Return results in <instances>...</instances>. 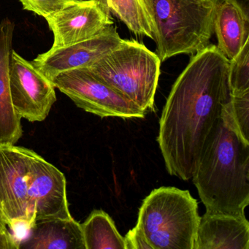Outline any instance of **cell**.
I'll list each match as a JSON object with an SVG mask.
<instances>
[{
  "label": "cell",
  "mask_w": 249,
  "mask_h": 249,
  "mask_svg": "<svg viewBox=\"0 0 249 249\" xmlns=\"http://www.w3.org/2000/svg\"><path fill=\"white\" fill-rule=\"evenodd\" d=\"M230 60L215 45L195 53L172 87L158 141L169 174L192 178L207 137L231 98Z\"/></svg>",
  "instance_id": "obj_1"
},
{
  "label": "cell",
  "mask_w": 249,
  "mask_h": 249,
  "mask_svg": "<svg viewBox=\"0 0 249 249\" xmlns=\"http://www.w3.org/2000/svg\"><path fill=\"white\" fill-rule=\"evenodd\" d=\"M191 179L207 213L245 215L249 204V143L222 118L207 137Z\"/></svg>",
  "instance_id": "obj_2"
},
{
  "label": "cell",
  "mask_w": 249,
  "mask_h": 249,
  "mask_svg": "<svg viewBox=\"0 0 249 249\" xmlns=\"http://www.w3.org/2000/svg\"><path fill=\"white\" fill-rule=\"evenodd\" d=\"M218 0H143L161 62L210 45Z\"/></svg>",
  "instance_id": "obj_3"
},
{
  "label": "cell",
  "mask_w": 249,
  "mask_h": 249,
  "mask_svg": "<svg viewBox=\"0 0 249 249\" xmlns=\"http://www.w3.org/2000/svg\"><path fill=\"white\" fill-rule=\"evenodd\" d=\"M200 218L189 191L163 186L144 199L136 227L152 249H194Z\"/></svg>",
  "instance_id": "obj_4"
},
{
  "label": "cell",
  "mask_w": 249,
  "mask_h": 249,
  "mask_svg": "<svg viewBox=\"0 0 249 249\" xmlns=\"http://www.w3.org/2000/svg\"><path fill=\"white\" fill-rule=\"evenodd\" d=\"M161 60L157 53L135 40H123L99 59L89 72L145 112L153 110Z\"/></svg>",
  "instance_id": "obj_5"
},
{
  "label": "cell",
  "mask_w": 249,
  "mask_h": 249,
  "mask_svg": "<svg viewBox=\"0 0 249 249\" xmlns=\"http://www.w3.org/2000/svg\"><path fill=\"white\" fill-rule=\"evenodd\" d=\"M55 88L80 108L101 118H144L145 110L94 77L87 68L72 70L52 78Z\"/></svg>",
  "instance_id": "obj_6"
},
{
  "label": "cell",
  "mask_w": 249,
  "mask_h": 249,
  "mask_svg": "<svg viewBox=\"0 0 249 249\" xmlns=\"http://www.w3.org/2000/svg\"><path fill=\"white\" fill-rule=\"evenodd\" d=\"M35 151L0 144V210L9 228L27 230L28 176Z\"/></svg>",
  "instance_id": "obj_7"
},
{
  "label": "cell",
  "mask_w": 249,
  "mask_h": 249,
  "mask_svg": "<svg viewBox=\"0 0 249 249\" xmlns=\"http://www.w3.org/2000/svg\"><path fill=\"white\" fill-rule=\"evenodd\" d=\"M53 83L33 62L13 51L10 89L15 111L30 122H43L56 101Z\"/></svg>",
  "instance_id": "obj_8"
},
{
  "label": "cell",
  "mask_w": 249,
  "mask_h": 249,
  "mask_svg": "<svg viewBox=\"0 0 249 249\" xmlns=\"http://www.w3.org/2000/svg\"><path fill=\"white\" fill-rule=\"evenodd\" d=\"M27 195V230L36 221L72 217L67 197L65 176L36 152L29 173Z\"/></svg>",
  "instance_id": "obj_9"
},
{
  "label": "cell",
  "mask_w": 249,
  "mask_h": 249,
  "mask_svg": "<svg viewBox=\"0 0 249 249\" xmlns=\"http://www.w3.org/2000/svg\"><path fill=\"white\" fill-rule=\"evenodd\" d=\"M122 39L116 27L108 26L91 38L40 53L33 65L48 78L65 71L87 68L116 49Z\"/></svg>",
  "instance_id": "obj_10"
},
{
  "label": "cell",
  "mask_w": 249,
  "mask_h": 249,
  "mask_svg": "<svg viewBox=\"0 0 249 249\" xmlns=\"http://www.w3.org/2000/svg\"><path fill=\"white\" fill-rule=\"evenodd\" d=\"M45 18L53 34L52 48L63 47L91 38L113 24L111 16L95 0H72Z\"/></svg>",
  "instance_id": "obj_11"
},
{
  "label": "cell",
  "mask_w": 249,
  "mask_h": 249,
  "mask_svg": "<svg viewBox=\"0 0 249 249\" xmlns=\"http://www.w3.org/2000/svg\"><path fill=\"white\" fill-rule=\"evenodd\" d=\"M15 24L6 18L0 22V144L15 145L22 136L21 118L15 111L10 89V66Z\"/></svg>",
  "instance_id": "obj_12"
},
{
  "label": "cell",
  "mask_w": 249,
  "mask_h": 249,
  "mask_svg": "<svg viewBox=\"0 0 249 249\" xmlns=\"http://www.w3.org/2000/svg\"><path fill=\"white\" fill-rule=\"evenodd\" d=\"M194 249H249L246 215L205 213L200 218Z\"/></svg>",
  "instance_id": "obj_13"
},
{
  "label": "cell",
  "mask_w": 249,
  "mask_h": 249,
  "mask_svg": "<svg viewBox=\"0 0 249 249\" xmlns=\"http://www.w3.org/2000/svg\"><path fill=\"white\" fill-rule=\"evenodd\" d=\"M27 231L19 249H86L81 224L72 217L36 221Z\"/></svg>",
  "instance_id": "obj_14"
},
{
  "label": "cell",
  "mask_w": 249,
  "mask_h": 249,
  "mask_svg": "<svg viewBox=\"0 0 249 249\" xmlns=\"http://www.w3.org/2000/svg\"><path fill=\"white\" fill-rule=\"evenodd\" d=\"M214 33L218 40V50L231 60L249 41L248 11L236 0H218L214 17Z\"/></svg>",
  "instance_id": "obj_15"
},
{
  "label": "cell",
  "mask_w": 249,
  "mask_h": 249,
  "mask_svg": "<svg viewBox=\"0 0 249 249\" xmlns=\"http://www.w3.org/2000/svg\"><path fill=\"white\" fill-rule=\"evenodd\" d=\"M109 15L124 23L137 37L154 40L152 22L143 0H95Z\"/></svg>",
  "instance_id": "obj_16"
},
{
  "label": "cell",
  "mask_w": 249,
  "mask_h": 249,
  "mask_svg": "<svg viewBox=\"0 0 249 249\" xmlns=\"http://www.w3.org/2000/svg\"><path fill=\"white\" fill-rule=\"evenodd\" d=\"M81 225L86 249H126L124 237L105 211H92Z\"/></svg>",
  "instance_id": "obj_17"
},
{
  "label": "cell",
  "mask_w": 249,
  "mask_h": 249,
  "mask_svg": "<svg viewBox=\"0 0 249 249\" xmlns=\"http://www.w3.org/2000/svg\"><path fill=\"white\" fill-rule=\"evenodd\" d=\"M221 118L249 143V91L231 94L230 101L223 108Z\"/></svg>",
  "instance_id": "obj_18"
},
{
  "label": "cell",
  "mask_w": 249,
  "mask_h": 249,
  "mask_svg": "<svg viewBox=\"0 0 249 249\" xmlns=\"http://www.w3.org/2000/svg\"><path fill=\"white\" fill-rule=\"evenodd\" d=\"M229 83L231 94L249 91V41L230 60Z\"/></svg>",
  "instance_id": "obj_19"
},
{
  "label": "cell",
  "mask_w": 249,
  "mask_h": 249,
  "mask_svg": "<svg viewBox=\"0 0 249 249\" xmlns=\"http://www.w3.org/2000/svg\"><path fill=\"white\" fill-rule=\"evenodd\" d=\"M23 9L46 18L62 9L72 0H19Z\"/></svg>",
  "instance_id": "obj_20"
},
{
  "label": "cell",
  "mask_w": 249,
  "mask_h": 249,
  "mask_svg": "<svg viewBox=\"0 0 249 249\" xmlns=\"http://www.w3.org/2000/svg\"><path fill=\"white\" fill-rule=\"evenodd\" d=\"M126 249H152L138 227L129 230L124 237Z\"/></svg>",
  "instance_id": "obj_21"
},
{
  "label": "cell",
  "mask_w": 249,
  "mask_h": 249,
  "mask_svg": "<svg viewBox=\"0 0 249 249\" xmlns=\"http://www.w3.org/2000/svg\"><path fill=\"white\" fill-rule=\"evenodd\" d=\"M19 240L14 234H0V249H18Z\"/></svg>",
  "instance_id": "obj_22"
},
{
  "label": "cell",
  "mask_w": 249,
  "mask_h": 249,
  "mask_svg": "<svg viewBox=\"0 0 249 249\" xmlns=\"http://www.w3.org/2000/svg\"><path fill=\"white\" fill-rule=\"evenodd\" d=\"M8 227H8V224H7L6 219H5L2 211L0 210V234H14V233H11L9 231Z\"/></svg>",
  "instance_id": "obj_23"
},
{
  "label": "cell",
  "mask_w": 249,
  "mask_h": 249,
  "mask_svg": "<svg viewBox=\"0 0 249 249\" xmlns=\"http://www.w3.org/2000/svg\"><path fill=\"white\" fill-rule=\"evenodd\" d=\"M236 1H237V2H238L240 4V0H236Z\"/></svg>",
  "instance_id": "obj_24"
}]
</instances>
